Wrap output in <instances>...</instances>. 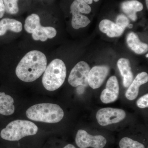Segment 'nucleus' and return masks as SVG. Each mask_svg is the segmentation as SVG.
Wrapping results in <instances>:
<instances>
[{"mask_svg": "<svg viewBox=\"0 0 148 148\" xmlns=\"http://www.w3.org/2000/svg\"><path fill=\"white\" fill-rule=\"evenodd\" d=\"M22 24L16 19L8 18L0 21V36H3L8 30L15 33H19L22 30Z\"/></svg>", "mask_w": 148, "mask_h": 148, "instance_id": "nucleus-14", "label": "nucleus"}, {"mask_svg": "<svg viewBox=\"0 0 148 148\" xmlns=\"http://www.w3.org/2000/svg\"><path fill=\"white\" fill-rule=\"evenodd\" d=\"M18 0H3L5 8V12L9 14H14L18 13L19 8Z\"/></svg>", "mask_w": 148, "mask_h": 148, "instance_id": "nucleus-22", "label": "nucleus"}, {"mask_svg": "<svg viewBox=\"0 0 148 148\" xmlns=\"http://www.w3.org/2000/svg\"><path fill=\"white\" fill-rule=\"evenodd\" d=\"M32 34V38L35 40L45 42L48 38L51 39L55 37L57 32L53 27H44L40 25Z\"/></svg>", "mask_w": 148, "mask_h": 148, "instance_id": "nucleus-17", "label": "nucleus"}, {"mask_svg": "<svg viewBox=\"0 0 148 148\" xmlns=\"http://www.w3.org/2000/svg\"><path fill=\"white\" fill-rule=\"evenodd\" d=\"M126 116L125 111L121 109L107 108L99 110L96 118L99 125L105 126L118 123L123 120Z\"/></svg>", "mask_w": 148, "mask_h": 148, "instance_id": "nucleus-5", "label": "nucleus"}, {"mask_svg": "<svg viewBox=\"0 0 148 148\" xmlns=\"http://www.w3.org/2000/svg\"><path fill=\"white\" fill-rule=\"evenodd\" d=\"M148 53H147V55L146 56V57H147V58H148Z\"/></svg>", "mask_w": 148, "mask_h": 148, "instance_id": "nucleus-30", "label": "nucleus"}, {"mask_svg": "<svg viewBox=\"0 0 148 148\" xmlns=\"http://www.w3.org/2000/svg\"><path fill=\"white\" fill-rule=\"evenodd\" d=\"M90 70V66L86 62H79L71 71L68 79L69 83L74 87L88 86V76Z\"/></svg>", "mask_w": 148, "mask_h": 148, "instance_id": "nucleus-7", "label": "nucleus"}, {"mask_svg": "<svg viewBox=\"0 0 148 148\" xmlns=\"http://www.w3.org/2000/svg\"><path fill=\"white\" fill-rule=\"evenodd\" d=\"M109 68L107 66H95L90 69L88 76V85L92 89L101 87L109 73Z\"/></svg>", "mask_w": 148, "mask_h": 148, "instance_id": "nucleus-8", "label": "nucleus"}, {"mask_svg": "<svg viewBox=\"0 0 148 148\" xmlns=\"http://www.w3.org/2000/svg\"><path fill=\"white\" fill-rule=\"evenodd\" d=\"M47 66L46 56L39 51L32 50L21 59L16 66L15 73L22 81L33 82L44 73Z\"/></svg>", "mask_w": 148, "mask_h": 148, "instance_id": "nucleus-1", "label": "nucleus"}, {"mask_svg": "<svg viewBox=\"0 0 148 148\" xmlns=\"http://www.w3.org/2000/svg\"><path fill=\"white\" fill-rule=\"evenodd\" d=\"M100 31L107 34L108 36L113 37H119L122 34L125 29L119 27L112 21L104 19L99 24Z\"/></svg>", "mask_w": 148, "mask_h": 148, "instance_id": "nucleus-12", "label": "nucleus"}, {"mask_svg": "<svg viewBox=\"0 0 148 148\" xmlns=\"http://www.w3.org/2000/svg\"><path fill=\"white\" fill-rule=\"evenodd\" d=\"M64 148H76L73 145H71V144H69L65 146Z\"/></svg>", "mask_w": 148, "mask_h": 148, "instance_id": "nucleus-27", "label": "nucleus"}, {"mask_svg": "<svg viewBox=\"0 0 148 148\" xmlns=\"http://www.w3.org/2000/svg\"><path fill=\"white\" fill-rule=\"evenodd\" d=\"M66 77V65L61 59L56 58L47 67L42 77L43 85L47 90L54 91L63 84Z\"/></svg>", "mask_w": 148, "mask_h": 148, "instance_id": "nucleus-4", "label": "nucleus"}, {"mask_svg": "<svg viewBox=\"0 0 148 148\" xmlns=\"http://www.w3.org/2000/svg\"><path fill=\"white\" fill-rule=\"evenodd\" d=\"M38 127L32 122L16 120L11 122L0 132V137L9 141H18L26 136L35 135Z\"/></svg>", "mask_w": 148, "mask_h": 148, "instance_id": "nucleus-3", "label": "nucleus"}, {"mask_svg": "<svg viewBox=\"0 0 148 148\" xmlns=\"http://www.w3.org/2000/svg\"><path fill=\"white\" fill-rule=\"evenodd\" d=\"M71 12L73 15L72 26L74 29H78L86 27L90 23L89 18L81 13L77 12Z\"/></svg>", "mask_w": 148, "mask_h": 148, "instance_id": "nucleus-18", "label": "nucleus"}, {"mask_svg": "<svg viewBox=\"0 0 148 148\" xmlns=\"http://www.w3.org/2000/svg\"><path fill=\"white\" fill-rule=\"evenodd\" d=\"M83 1H84L86 3L88 4H91L93 1L95 2H98L99 0H83Z\"/></svg>", "mask_w": 148, "mask_h": 148, "instance_id": "nucleus-26", "label": "nucleus"}, {"mask_svg": "<svg viewBox=\"0 0 148 148\" xmlns=\"http://www.w3.org/2000/svg\"><path fill=\"white\" fill-rule=\"evenodd\" d=\"M142 3L137 0L126 1L122 3L121 8L132 21H136L137 18L136 12L143 9Z\"/></svg>", "mask_w": 148, "mask_h": 148, "instance_id": "nucleus-13", "label": "nucleus"}, {"mask_svg": "<svg viewBox=\"0 0 148 148\" xmlns=\"http://www.w3.org/2000/svg\"><path fill=\"white\" fill-rule=\"evenodd\" d=\"M137 106L140 108H145L148 107V94L142 96L137 101Z\"/></svg>", "mask_w": 148, "mask_h": 148, "instance_id": "nucleus-24", "label": "nucleus"}, {"mask_svg": "<svg viewBox=\"0 0 148 148\" xmlns=\"http://www.w3.org/2000/svg\"><path fill=\"white\" fill-rule=\"evenodd\" d=\"M117 66L123 77V86L125 88L129 87L133 79L129 60L125 58H120L118 61Z\"/></svg>", "mask_w": 148, "mask_h": 148, "instance_id": "nucleus-11", "label": "nucleus"}, {"mask_svg": "<svg viewBox=\"0 0 148 148\" xmlns=\"http://www.w3.org/2000/svg\"><path fill=\"white\" fill-rule=\"evenodd\" d=\"M13 98L5 92H0V114L10 116L14 113Z\"/></svg>", "mask_w": 148, "mask_h": 148, "instance_id": "nucleus-15", "label": "nucleus"}, {"mask_svg": "<svg viewBox=\"0 0 148 148\" xmlns=\"http://www.w3.org/2000/svg\"><path fill=\"white\" fill-rule=\"evenodd\" d=\"M129 24V20L125 15L121 14L117 17L116 24L121 28L125 29Z\"/></svg>", "mask_w": 148, "mask_h": 148, "instance_id": "nucleus-23", "label": "nucleus"}, {"mask_svg": "<svg viewBox=\"0 0 148 148\" xmlns=\"http://www.w3.org/2000/svg\"><path fill=\"white\" fill-rule=\"evenodd\" d=\"M148 81V75L147 73L143 72L138 74L126 90L125 95L127 99L130 101L136 99L139 94L140 86Z\"/></svg>", "mask_w": 148, "mask_h": 148, "instance_id": "nucleus-10", "label": "nucleus"}, {"mask_svg": "<svg viewBox=\"0 0 148 148\" xmlns=\"http://www.w3.org/2000/svg\"><path fill=\"white\" fill-rule=\"evenodd\" d=\"M5 12V8L3 0H0V18H2Z\"/></svg>", "mask_w": 148, "mask_h": 148, "instance_id": "nucleus-25", "label": "nucleus"}, {"mask_svg": "<svg viewBox=\"0 0 148 148\" xmlns=\"http://www.w3.org/2000/svg\"><path fill=\"white\" fill-rule=\"evenodd\" d=\"M91 11L90 6L83 0H75L71 6V12L87 14L90 13Z\"/></svg>", "mask_w": 148, "mask_h": 148, "instance_id": "nucleus-20", "label": "nucleus"}, {"mask_svg": "<svg viewBox=\"0 0 148 148\" xmlns=\"http://www.w3.org/2000/svg\"><path fill=\"white\" fill-rule=\"evenodd\" d=\"M127 42L129 47L136 53L142 54L148 51V45L141 42L138 36L132 32L127 35Z\"/></svg>", "mask_w": 148, "mask_h": 148, "instance_id": "nucleus-16", "label": "nucleus"}, {"mask_svg": "<svg viewBox=\"0 0 148 148\" xmlns=\"http://www.w3.org/2000/svg\"><path fill=\"white\" fill-rule=\"evenodd\" d=\"M146 5H147V8H148V0H146Z\"/></svg>", "mask_w": 148, "mask_h": 148, "instance_id": "nucleus-29", "label": "nucleus"}, {"mask_svg": "<svg viewBox=\"0 0 148 148\" xmlns=\"http://www.w3.org/2000/svg\"><path fill=\"white\" fill-rule=\"evenodd\" d=\"M127 27H128L129 28H132V27H133V25H132V24H130V25H128Z\"/></svg>", "mask_w": 148, "mask_h": 148, "instance_id": "nucleus-28", "label": "nucleus"}, {"mask_svg": "<svg viewBox=\"0 0 148 148\" xmlns=\"http://www.w3.org/2000/svg\"><path fill=\"white\" fill-rule=\"evenodd\" d=\"M119 146L120 148H145L143 144L127 137L121 139Z\"/></svg>", "mask_w": 148, "mask_h": 148, "instance_id": "nucleus-21", "label": "nucleus"}, {"mask_svg": "<svg viewBox=\"0 0 148 148\" xmlns=\"http://www.w3.org/2000/svg\"><path fill=\"white\" fill-rule=\"evenodd\" d=\"M75 142L79 148H103L107 142L106 138L102 135H90L81 129L77 132Z\"/></svg>", "mask_w": 148, "mask_h": 148, "instance_id": "nucleus-6", "label": "nucleus"}, {"mask_svg": "<svg viewBox=\"0 0 148 148\" xmlns=\"http://www.w3.org/2000/svg\"><path fill=\"white\" fill-rule=\"evenodd\" d=\"M29 119L47 123H56L64 116V112L58 105L51 103H40L34 105L26 112Z\"/></svg>", "mask_w": 148, "mask_h": 148, "instance_id": "nucleus-2", "label": "nucleus"}, {"mask_svg": "<svg viewBox=\"0 0 148 148\" xmlns=\"http://www.w3.org/2000/svg\"><path fill=\"white\" fill-rule=\"evenodd\" d=\"M119 93V86L116 77H111L106 84V88L101 92V101L105 104L113 103L118 98Z\"/></svg>", "mask_w": 148, "mask_h": 148, "instance_id": "nucleus-9", "label": "nucleus"}, {"mask_svg": "<svg viewBox=\"0 0 148 148\" xmlns=\"http://www.w3.org/2000/svg\"><path fill=\"white\" fill-rule=\"evenodd\" d=\"M39 16L36 14H32L26 18L24 29L29 34H32L40 26Z\"/></svg>", "mask_w": 148, "mask_h": 148, "instance_id": "nucleus-19", "label": "nucleus"}]
</instances>
